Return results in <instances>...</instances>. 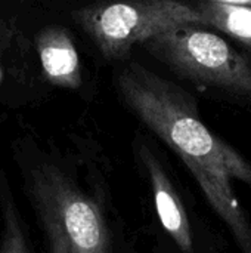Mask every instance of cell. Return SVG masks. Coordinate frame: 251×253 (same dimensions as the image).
<instances>
[{
    "label": "cell",
    "mask_w": 251,
    "mask_h": 253,
    "mask_svg": "<svg viewBox=\"0 0 251 253\" xmlns=\"http://www.w3.org/2000/svg\"><path fill=\"white\" fill-rule=\"evenodd\" d=\"M115 86L127 108L188 166L243 253H251V227L232 188V179L251 185L250 163L204 125L182 86L135 61L117 73Z\"/></svg>",
    "instance_id": "6da1fadb"
},
{
    "label": "cell",
    "mask_w": 251,
    "mask_h": 253,
    "mask_svg": "<svg viewBox=\"0 0 251 253\" xmlns=\"http://www.w3.org/2000/svg\"><path fill=\"white\" fill-rule=\"evenodd\" d=\"M108 61H126L135 46L179 25H204L203 15L182 0H104L72 13Z\"/></svg>",
    "instance_id": "7a4b0ae2"
},
{
    "label": "cell",
    "mask_w": 251,
    "mask_h": 253,
    "mask_svg": "<svg viewBox=\"0 0 251 253\" xmlns=\"http://www.w3.org/2000/svg\"><path fill=\"white\" fill-rule=\"evenodd\" d=\"M182 79L251 96V61L220 36L200 25L164 30L141 44Z\"/></svg>",
    "instance_id": "3957f363"
},
{
    "label": "cell",
    "mask_w": 251,
    "mask_h": 253,
    "mask_svg": "<svg viewBox=\"0 0 251 253\" xmlns=\"http://www.w3.org/2000/svg\"><path fill=\"white\" fill-rule=\"evenodd\" d=\"M33 199L52 253H111L101 209L58 169L43 168L34 173Z\"/></svg>",
    "instance_id": "277c9868"
},
{
    "label": "cell",
    "mask_w": 251,
    "mask_h": 253,
    "mask_svg": "<svg viewBox=\"0 0 251 253\" xmlns=\"http://www.w3.org/2000/svg\"><path fill=\"white\" fill-rule=\"evenodd\" d=\"M141 157L149 175L155 209L164 230L170 234V237L183 252L192 253L194 243L191 225L178 193L175 191L169 176L158 163L157 157L146 145H141Z\"/></svg>",
    "instance_id": "5b68a950"
},
{
    "label": "cell",
    "mask_w": 251,
    "mask_h": 253,
    "mask_svg": "<svg viewBox=\"0 0 251 253\" xmlns=\"http://www.w3.org/2000/svg\"><path fill=\"white\" fill-rule=\"evenodd\" d=\"M37 49L44 76L50 83L68 89L80 87V56L71 34L65 28H46L37 39Z\"/></svg>",
    "instance_id": "8992f818"
},
{
    "label": "cell",
    "mask_w": 251,
    "mask_h": 253,
    "mask_svg": "<svg viewBox=\"0 0 251 253\" xmlns=\"http://www.w3.org/2000/svg\"><path fill=\"white\" fill-rule=\"evenodd\" d=\"M194 6L203 15L204 25L226 33L251 52V7L212 0H198Z\"/></svg>",
    "instance_id": "52a82bcc"
},
{
    "label": "cell",
    "mask_w": 251,
    "mask_h": 253,
    "mask_svg": "<svg viewBox=\"0 0 251 253\" xmlns=\"http://www.w3.org/2000/svg\"><path fill=\"white\" fill-rule=\"evenodd\" d=\"M0 253H30L25 245L18 216L10 200H4V230L0 245Z\"/></svg>",
    "instance_id": "ba28073f"
},
{
    "label": "cell",
    "mask_w": 251,
    "mask_h": 253,
    "mask_svg": "<svg viewBox=\"0 0 251 253\" xmlns=\"http://www.w3.org/2000/svg\"><path fill=\"white\" fill-rule=\"evenodd\" d=\"M217 3H226V4H237V6H249L251 4V0H212Z\"/></svg>",
    "instance_id": "9c48e42d"
}]
</instances>
